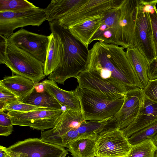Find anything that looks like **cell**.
Returning <instances> with one entry per match:
<instances>
[{"label": "cell", "instance_id": "cell-18", "mask_svg": "<svg viewBox=\"0 0 157 157\" xmlns=\"http://www.w3.org/2000/svg\"><path fill=\"white\" fill-rule=\"evenodd\" d=\"M33 82L19 75L5 77L0 80V85L13 93L22 101L35 90Z\"/></svg>", "mask_w": 157, "mask_h": 157}, {"label": "cell", "instance_id": "cell-23", "mask_svg": "<svg viewBox=\"0 0 157 157\" xmlns=\"http://www.w3.org/2000/svg\"><path fill=\"white\" fill-rule=\"evenodd\" d=\"M95 141L89 139H79L66 147L72 157H96Z\"/></svg>", "mask_w": 157, "mask_h": 157}, {"label": "cell", "instance_id": "cell-43", "mask_svg": "<svg viewBox=\"0 0 157 157\" xmlns=\"http://www.w3.org/2000/svg\"><path fill=\"white\" fill-rule=\"evenodd\" d=\"M155 10H156L157 13V9L156 8H155Z\"/></svg>", "mask_w": 157, "mask_h": 157}, {"label": "cell", "instance_id": "cell-1", "mask_svg": "<svg viewBox=\"0 0 157 157\" xmlns=\"http://www.w3.org/2000/svg\"><path fill=\"white\" fill-rule=\"evenodd\" d=\"M124 49L113 44L96 42L89 50L87 70L95 71L103 78L123 85L127 90L137 87L133 85L138 78Z\"/></svg>", "mask_w": 157, "mask_h": 157}, {"label": "cell", "instance_id": "cell-6", "mask_svg": "<svg viewBox=\"0 0 157 157\" xmlns=\"http://www.w3.org/2000/svg\"><path fill=\"white\" fill-rule=\"evenodd\" d=\"M131 147L121 130L115 126L105 128L95 141L96 157H127Z\"/></svg>", "mask_w": 157, "mask_h": 157}, {"label": "cell", "instance_id": "cell-39", "mask_svg": "<svg viewBox=\"0 0 157 157\" xmlns=\"http://www.w3.org/2000/svg\"><path fill=\"white\" fill-rule=\"evenodd\" d=\"M152 140L157 146V134H156L153 139Z\"/></svg>", "mask_w": 157, "mask_h": 157}, {"label": "cell", "instance_id": "cell-37", "mask_svg": "<svg viewBox=\"0 0 157 157\" xmlns=\"http://www.w3.org/2000/svg\"><path fill=\"white\" fill-rule=\"evenodd\" d=\"M13 131V125L8 126L0 125V136H8L10 135Z\"/></svg>", "mask_w": 157, "mask_h": 157}, {"label": "cell", "instance_id": "cell-7", "mask_svg": "<svg viewBox=\"0 0 157 157\" xmlns=\"http://www.w3.org/2000/svg\"><path fill=\"white\" fill-rule=\"evenodd\" d=\"M78 86L107 99L113 100L123 98L127 91L123 85L102 78L97 71L86 70L76 78Z\"/></svg>", "mask_w": 157, "mask_h": 157}, {"label": "cell", "instance_id": "cell-31", "mask_svg": "<svg viewBox=\"0 0 157 157\" xmlns=\"http://www.w3.org/2000/svg\"><path fill=\"white\" fill-rule=\"evenodd\" d=\"M143 90L148 98L157 101V79L149 80L147 86Z\"/></svg>", "mask_w": 157, "mask_h": 157}, {"label": "cell", "instance_id": "cell-21", "mask_svg": "<svg viewBox=\"0 0 157 157\" xmlns=\"http://www.w3.org/2000/svg\"><path fill=\"white\" fill-rule=\"evenodd\" d=\"M125 52L127 57L144 90L149 81L147 75L149 63L143 55L134 47L127 49Z\"/></svg>", "mask_w": 157, "mask_h": 157}, {"label": "cell", "instance_id": "cell-32", "mask_svg": "<svg viewBox=\"0 0 157 157\" xmlns=\"http://www.w3.org/2000/svg\"><path fill=\"white\" fill-rule=\"evenodd\" d=\"M16 101L20 100L14 94L0 85V103L5 104Z\"/></svg>", "mask_w": 157, "mask_h": 157}, {"label": "cell", "instance_id": "cell-26", "mask_svg": "<svg viewBox=\"0 0 157 157\" xmlns=\"http://www.w3.org/2000/svg\"><path fill=\"white\" fill-rule=\"evenodd\" d=\"M37 7L26 0H0V12H20Z\"/></svg>", "mask_w": 157, "mask_h": 157}, {"label": "cell", "instance_id": "cell-4", "mask_svg": "<svg viewBox=\"0 0 157 157\" xmlns=\"http://www.w3.org/2000/svg\"><path fill=\"white\" fill-rule=\"evenodd\" d=\"M75 90L86 121L110 120L120 110L124 102V97L113 100L107 99L78 85Z\"/></svg>", "mask_w": 157, "mask_h": 157}, {"label": "cell", "instance_id": "cell-24", "mask_svg": "<svg viewBox=\"0 0 157 157\" xmlns=\"http://www.w3.org/2000/svg\"><path fill=\"white\" fill-rule=\"evenodd\" d=\"M110 120L86 121L77 129L82 139H89L96 141L98 135L105 128Z\"/></svg>", "mask_w": 157, "mask_h": 157}, {"label": "cell", "instance_id": "cell-12", "mask_svg": "<svg viewBox=\"0 0 157 157\" xmlns=\"http://www.w3.org/2000/svg\"><path fill=\"white\" fill-rule=\"evenodd\" d=\"M49 36L29 32L23 28L14 33L7 41L30 54L44 64Z\"/></svg>", "mask_w": 157, "mask_h": 157}, {"label": "cell", "instance_id": "cell-30", "mask_svg": "<svg viewBox=\"0 0 157 157\" xmlns=\"http://www.w3.org/2000/svg\"><path fill=\"white\" fill-rule=\"evenodd\" d=\"M157 3V0H138L137 6L143 12L152 14L155 12Z\"/></svg>", "mask_w": 157, "mask_h": 157}, {"label": "cell", "instance_id": "cell-20", "mask_svg": "<svg viewBox=\"0 0 157 157\" xmlns=\"http://www.w3.org/2000/svg\"><path fill=\"white\" fill-rule=\"evenodd\" d=\"M86 0H52L44 9L47 20L49 22L58 20Z\"/></svg>", "mask_w": 157, "mask_h": 157}, {"label": "cell", "instance_id": "cell-27", "mask_svg": "<svg viewBox=\"0 0 157 157\" xmlns=\"http://www.w3.org/2000/svg\"><path fill=\"white\" fill-rule=\"evenodd\" d=\"M157 134V120L128 138L131 145L148 139H153Z\"/></svg>", "mask_w": 157, "mask_h": 157}, {"label": "cell", "instance_id": "cell-33", "mask_svg": "<svg viewBox=\"0 0 157 157\" xmlns=\"http://www.w3.org/2000/svg\"><path fill=\"white\" fill-rule=\"evenodd\" d=\"M149 15L152 27L153 40L155 57L157 56V13L155 10L154 13L152 14L149 13Z\"/></svg>", "mask_w": 157, "mask_h": 157}, {"label": "cell", "instance_id": "cell-10", "mask_svg": "<svg viewBox=\"0 0 157 157\" xmlns=\"http://www.w3.org/2000/svg\"><path fill=\"white\" fill-rule=\"evenodd\" d=\"M6 150L12 157H60L67 151L64 147L37 138L19 141L7 148Z\"/></svg>", "mask_w": 157, "mask_h": 157}, {"label": "cell", "instance_id": "cell-9", "mask_svg": "<svg viewBox=\"0 0 157 157\" xmlns=\"http://www.w3.org/2000/svg\"><path fill=\"white\" fill-rule=\"evenodd\" d=\"M63 111L62 109H44L27 112L9 111L7 113L13 125L28 126L44 131L55 126Z\"/></svg>", "mask_w": 157, "mask_h": 157}, {"label": "cell", "instance_id": "cell-22", "mask_svg": "<svg viewBox=\"0 0 157 157\" xmlns=\"http://www.w3.org/2000/svg\"><path fill=\"white\" fill-rule=\"evenodd\" d=\"M21 101L29 104L53 109H62V106L52 96L46 91L37 92L35 89Z\"/></svg>", "mask_w": 157, "mask_h": 157}, {"label": "cell", "instance_id": "cell-3", "mask_svg": "<svg viewBox=\"0 0 157 157\" xmlns=\"http://www.w3.org/2000/svg\"><path fill=\"white\" fill-rule=\"evenodd\" d=\"M50 29L56 33L62 43L63 56L58 67L48 77L63 85L67 79L76 78L81 72L87 69L89 50L71 33L68 29L59 25L58 21L49 22Z\"/></svg>", "mask_w": 157, "mask_h": 157}, {"label": "cell", "instance_id": "cell-44", "mask_svg": "<svg viewBox=\"0 0 157 157\" xmlns=\"http://www.w3.org/2000/svg\"><path fill=\"white\" fill-rule=\"evenodd\" d=\"M68 157H70V156H68Z\"/></svg>", "mask_w": 157, "mask_h": 157}, {"label": "cell", "instance_id": "cell-25", "mask_svg": "<svg viewBox=\"0 0 157 157\" xmlns=\"http://www.w3.org/2000/svg\"><path fill=\"white\" fill-rule=\"evenodd\" d=\"M127 157H154L157 146L152 139H148L132 145Z\"/></svg>", "mask_w": 157, "mask_h": 157}, {"label": "cell", "instance_id": "cell-40", "mask_svg": "<svg viewBox=\"0 0 157 157\" xmlns=\"http://www.w3.org/2000/svg\"><path fill=\"white\" fill-rule=\"evenodd\" d=\"M67 151L65 152L60 157H66L67 155Z\"/></svg>", "mask_w": 157, "mask_h": 157}, {"label": "cell", "instance_id": "cell-35", "mask_svg": "<svg viewBox=\"0 0 157 157\" xmlns=\"http://www.w3.org/2000/svg\"><path fill=\"white\" fill-rule=\"evenodd\" d=\"M147 75L149 80L157 79V56L155 57L148 64Z\"/></svg>", "mask_w": 157, "mask_h": 157}, {"label": "cell", "instance_id": "cell-11", "mask_svg": "<svg viewBox=\"0 0 157 157\" xmlns=\"http://www.w3.org/2000/svg\"><path fill=\"white\" fill-rule=\"evenodd\" d=\"M124 0H86L58 19L59 25L67 29L70 26L84 19L103 13L105 11L116 8Z\"/></svg>", "mask_w": 157, "mask_h": 157}, {"label": "cell", "instance_id": "cell-16", "mask_svg": "<svg viewBox=\"0 0 157 157\" xmlns=\"http://www.w3.org/2000/svg\"><path fill=\"white\" fill-rule=\"evenodd\" d=\"M105 12L82 20L67 29L72 36L88 48L91 40L101 25Z\"/></svg>", "mask_w": 157, "mask_h": 157}, {"label": "cell", "instance_id": "cell-19", "mask_svg": "<svg viewBox=\"0 0 157 157\" xmlns=\"http://www.w3.org/2000/svg\"><path fill=\"white\" fill-rule=\"evenodd\" d=\"M44 63L45 76L49 75L60 65L63 56V48L61 40L55 33L51 32Z\"/></svg>", "mask_w": 157, "mask_h": 157}, {"label": "cell", "instance_id": "cell-13", "mask_svg": "<svg viewBox=\"0 0 157 157\" xmlns=\"http://www.w3.org/2000/svg\"><path fill=\"white\" fill-rule=\"evenodd\" d=\"M134 47L143 55L149 63L155 57L149 13L143 12L137 6L135 20Z\"/></svg>", "mask_w": 157, "mask_h": 157}, {"label": "cell", "instance_id": "cell-2", "mask_svg": "<svg viewBox=\"0 0 157 157\" xmlns=\"http://www.w3.org/2000/svg\"><path fill=\"white\" fill-rule=\"evenodd\" d=\"M137 0H124L119 6L105 12L101 25L90 41L134 47Z\"/></svg>", "mask_w": 157, "mask_h": 157}, {"label": "cell", "instance_id": "cell-28", "mask_svg": "<svg viewBox=\"0 0 157 157\" xmlns=\"http://www.w3.org/2000/svg\"><path fill=\"white\" fill-rule=\"evenodd\" d=\"M138 116L157 117V101L148 98L144 90Z\"/></svg>", "mask_w": 157, "mask_h": 157}, {"label": "cell", "instance_id": "cell-8", "mask_svg": "<svg viewBox=\"0 0 157 157\" xmlns=\"http://www.w3.org/2000/svg\"><path fill=\"white\" fill-rule=\"evenodd\" d=\"M46 20L44 9L38 7L20 12H1L0 34L8 38L17 28L29 25L39 27Z\"/></svg>", "mask_w": 157, "mask_h": 157}, {"label": "cell", "instance_id": "cell-38", "mask_svg": "<svg viewBox=\"0 0 157 157\" xmlns=\"http://www.w3.org/2000/svg\"><path fill=\"white\" fill-rule=\"evenodd\" d=\"M7 147L2 146H0V157H6L8 155Z\"/></svg>", "mask_w": 157, "mask_h": 157}, {"label": "cell", "instance_id": "cell-14", "mask_svg": "<svg viewBox=\"0 0 157 157\" xmlns=\"http://www.w3.org/2000/svg\"><path fill=\"white\" fill-rule=\"evenodd\" d=\"M143 91L138 87L126 91L122 107L111 120L118 129H123L135 121L140 110Z\"/></svg>", "mask_w": 157, "mask_h": 157}, {"label": "cell", "instance_id": "cell-17", "mask_svg": "<svg viewBox=\"0 0 157 157\" xmlns=\"http://www.w3.org/2000/svg\"><path fill=\"white\" fill-rule=\"evenodd\" d=\"M41 82L44 90L53 97L63 107L81 112L80 100L75 90L68 91L62 89L52 80L45 79Z\"/></svg>", "mask_w": 157, "mask_h": 157}, {"label": "cell", "instance_id": "cell-42", "mask_svg": "<svg viewBox=\"0 0 157 157\" xmlns=\"http://www.w3.org/2000/svg\"><path fill=\"white\" fill-rule=\"evenodd\" d=\"M6 157H11V156H10V155H8V154L7 155V156Z\"/></svg>", "mask_w": 157, "mask_h": 157}, {"label": "cell", "instance_id": "cell-34", "mask_svg": "<svg viewBox=\"0 0 157 157\" xmlns=\"http://www.w3.org/2000/svg\"><path fill=\"white\" fill-rule=\"evenodd\" d=\"M7 38L0 34V64H4L7 57Z\"/></svg>", "mask_w": 157, "mask_h": 157}, {"label": "cell", "instance_id": "cell-5", "mask_svg": "<svg viewBox=\"0 0 157 157\" xmlns=\"http://www.w3.org/2000/svg\"><path fill=\"white\" fill-rule=\"evenodd\" d=\"M4 64L13 74L29 79L36 84L45 77L44 63L8 41L7 57Z\"/></svg>", "mask_w": 157, "mask_h": 157}, {"label": "cell", "instance_id": "cell-41", "mask_svg": "<svg viewBox=\"0 0 157 157\" xmlns=\"http://www.w3.org/2000/svg\"><path fill=\"white\" fill-rule=\"evenodd\" d=\"M154 157H157V151L155 153Z\"/></svg>", "mask_w": 157, "mask_h": 157}, {"label": "cell", "instance_id": "cell-36", "mask_svg": "<svg viewBox=\"0 0 157 157\" xmlns=\"http://www.w3.org/2000/svg\"><path fill=\"white\" fill-rule=\"evenodd\" d=\"M4 111L0 110V125L4 126L13 125L10 116Z\"/></svg>", "mask_w": 157, "mask_h": 157}, {"label": "cell", "instance_id": "cell-15", "mask_svg": "<svg viewBox=\"0 0 157 157\" xmlns=\"http://www.w3.org/2000/svg\"><path fill=\"white\" fill-rule=\"evenodd\" d=\"M86 121L81 112L66 109L59 117L53 128L41 132L40 139L51 143L71 130L77 129Z\"/></svg>", "mask_w": 157, "mask_h": 157}, {"label": "cell", "instance_id": "cell-29", "mask_svg": "<svg viewBox=\"0 0 157 157\" xmlns=\"http://www.w3.org/2000/svg\"><path fill=\"white\" fill-rule=\"evenodd\" d=\"M44 109L48 108L25 103L20 101H16L8 104H3L0 110L27 112L37 109Z\"/></svg>", "mask_w": 157, "mask_h": 157}]
</instances>
